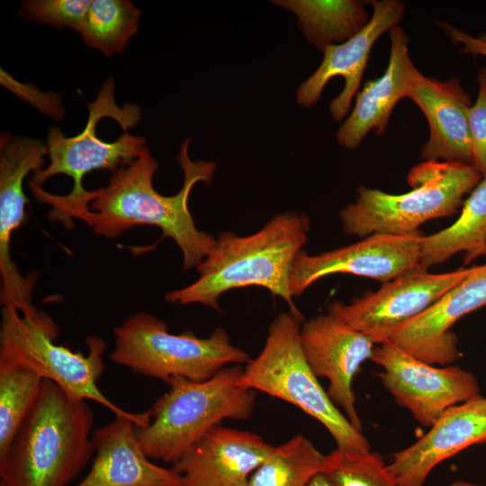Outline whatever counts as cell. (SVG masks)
<instances>
[{
  "label": "cell",
  "mask_w": 486,
  "mask_h": 486,
  "mask_svg": "<svg viewBox=\"0 0 486 486\" xmlns=\"http://www.w3.org/2000/svg\"><path fill=\"white\" fill-rule=\"evenodd\" d=\"M190 142V139L184 140L176 156L184 183L175 195L165 196L154 188L158 163L148 148L133 163L113 172L106 186L89 191L87 209L75 213L73 219L83 220L96 235L109 238L136 226H155L163 238L178 246L184 272L197 267L213 248L216 238L197 229L188 199L197 183L211 184L216 164L192 160Z\"/></svg>",
  "instance_id": "obj_1"
},
{
  "label": "cell",
  "mask_w": 486,
  "mask_h": 486,
  "mask_svg": "<svg viewBox=\"0 0 486 486\" xmlns=\"http://www.w3.org/2000/svg\"><path fill=\"white\" fill-rule=\"evenodd\" d=\"M309 230L310 220L304 213L290 212L274 215L251 235L221 232L197 266V280L168 292L165 300L182 305L199 303L220 311L219 299L226 292L259 286L281 297L293 315L304 320L292 300L290 275Z\"/></svg>",
  "instance_id": "obj_2"
},
{
  "label": "cell",
  "mask_w": 486,
  "mask_h": 486,
  "mask_svg": "<svg viewBox=\"0 0 486 486\" xmlns=\"http://www.w3.org/2000/svg\"><path fill=\"white\" fill-rule=\"evenodd\" d=\"M93 424L86 400L43 380L33 406L0 454V486H68L94 453Z\"/></svg>",
  "instance_id": "obj_3"
},
{
  "label": "cell",
  "mask_w": 486,
  "mask_h": 486,
  "mask_svg": "<svg viewBox=\"0 0 486 486\" xmlns=\"http://www.w3.org/2000/svg\"><path fill=\"white\" fill-rule=\"evenodd\" d=\"M141 118L136 104L119 107L114 98V81L108 78L95 100L88 104V118L85 129L74 137H66L58 128L48 131L46 146L50 164L32 175L31 182L40 186L50 177L63 174L73 179L71 192L55 195L41 187L35 197L51 205L57 215L87 209L88 191L83 186L84 176L94 170H116L127 166L147 149L146 140L127 132Z\"/></svg>",
  "instance_id": "obj_4"
},
{
  "label": "cell",
  "mask_w": 486,
  "mask_h": 486,
  "mask_svg": "<svg viewBox=\"0 0 486 486\" xmlns=\"http://www.w3.org/2000/svg\"><path fill=\"white\" fill-rule=\"evenodd\" d=\"M242 371L241 365L234 364L206 381L172 378L167 382L169 390L149 409V424L135 427L145 454L175 464L223 420L248 419L254 410L256 391L237 383Z\"/></svg>",
  "instance_id": "obj_5"
},
{
  "label": "cell",
  "mask_w": 486,
  "mask_h": 486,
  "mask_svg": "<svg viewBox=\"0 0 486 486\" xmlns=\"http://www.w3.org/2000/svg\"><path fill=\"white\" fill-rule=\"evenodd\" d=\"M58 332L55 321L43 311L25 317L14 307H3L0 363L32 371L79 399L95 401L114 416L130 419L137 428L147 427L151 420L149 410L140 413L123 410L110 400L97 385L104 370L105 342L99 337H88L87 354L83 355L57 345Z\"/></svg>",
  "instance_id": "obj_6"
},
{
  "label": "cell",
  "mask_w": 486,
  "mask_h": 486,
  "mask_svg": "<svg viewBox=\"0 0 486 486\" xmlns=\"http://www.w3.org/2000/svg\"><path fill=\"white\" fill-rule=\"evenodd\" d=\"M482 176L470 165L425 161L411 168L408 193L391 194L360 186L355 202L340 211L346 234L365 238L375 233L407 235L424 222L456 212L463 198Z\"/></svg>",
  "instance_id": "obj_7"
},
{
  "label": "cell",
  "mask_w": 486,
  "mask_h": 486,
  "mask_svg": "<svg viewBox=\"0 0 486 486\" xmlns=\"http://www.w3.org/2000/svg\"><path fill=\"white\" fill-rule=\"evenodd\" d=\"M304 320L290 310L270 324L258 356L243 367L237 383L292 404L317 419L346 452L371 451L362 431L329 399L303 355L300 330Z\"/></svg>",
  "instance_id": "obj_8"
},
{
  "label": "cell",
  "mask_w": 486,
  "mask_h": 486,
  "mask_svg": "<svg viewBox=\"0 0 486 486\" xmlns=\"http://www.w3.org/2000/svg\"><path fill=\"white\" fill-rule=\"evenodd\" d=\"M114 347L110 359L131 372L168 382L174 377L206 381L223 368L246 364L250 357L231 343L222 328L207 338L193 331L168 332L154 315L138 312L112 329Z\"/></svg>",
  "instance_id": "obj_9"
},
{
  "label": "cell",
  "mask_w": 486,
  "mask_h": 486,
  "mask_svg": "<svg viewBox=\"0 0 486 486\" xmlns=\"http://www.w3.org/2000/svg\"><path fill=\"white\" fill-rule=\"evenodd\" d=\"M472 269L432 274L418 265L350 303L332 302L328 313L381 345L390 341L400 325L429 308L467 277Z\"/></svg>",
  "instance_id": "obj_10"
},
{
  "label": "cell",
  "mask_w": 486,
  "mask_h": 486,
  "mask_svg": "<svg viewBox=\"0 0 486 486\" xmlns=\"http://www.w3.org/2000/svg\"><path fill=\"white\" fill-rule=\"evenodd\" d=\"M371 360L395 401L430 428L450 408L481 397L476 377L456 365L426 363L391 341L375 346Z\"/></svg>",
  "instance_id": "obj_11"
},
{
  "label": "cell",
  "mask_w": 486,
  "mask_h": 486,
  "mask_svg": "<svg viewBox=\"0 0 486 486\" xmlns=\"http://www.w3.org/2000/svg\"><path fill=\"white\" fill-rule=\"evenodd\" d=\"M48 155L46 144L28 137L1 133L0 137V302L12 306L25 317L34 315L32 302L37 275L23 276L10 254L13 233L26 220L23 192L25 177L42 168Z\"/></svg>",
  "instance_id": "obj_12"
},
{
  "label": "cell",
  "mask_w": 486,
  "mask_h": 486,
  "mask_svg": "<svg viewBox=\"0 0 486 486\" xmlns=\"http://www.w3.org/2000/svg\"><path fill=\"white\" fill-rule=\"evenodd\" d=\"M422 237L418 231L407 235L375 233L319 255L311 256L302 249L291 271V293L297 297L318 280L334 274L387 283L419 265Z\"/></svg>",
  "instance_id": "obj_13"
},
{
  "label": "cell",
  "mask_w": 486,
  "mask_h": 486,
  "mask_svg": "<svg viewBox=\"0 0 486 486\" xmlns=\"http://www.w3.org/2000/svg\"><path fill=\"white\" fill-rule=\"evenodd\" d=\"M300 340L312 372L318 378L328 381L329 399L344 411L351 424L362 431L353 381L362 364L371 360L375 344L328 313L303 321Z\"/></svg>",
  "instance_id": "obj_14"
},
{
  "label": "cell",
  "mask_w": 486,
  "mask_h": 486,
  "mask_svg": "<svg viewBox=\"0 0 486 486\" xmlns=\"http://www.w3.org/2000/svg\"><path fill=\"white\" fill-rule=\"evenodd\" d=\"M486 305V263L448 290L429 308L404 322L390 341L433 365L446 366L461 357L450 328L464 316Z\"/></svg>",
  "instance_id": "obj_15"
},
{
  "label": "cell",
  "mask_w": 486,
  "mask_h": 486,
  "mask_svg": "<svg viewBox=\"0 0 486 486\" xmlns=\"http://www.w3.org/2000/svg\"><path fill=\"white\" fill-rule=\"evenodd\" d=\"M374 12L367 24L346 41L326 47L323 60L317 70L296 92L297 103L310 107L317 103L328 82L344 77L342 92L331 101L329 111L336 122L347 114L365 69L372 47L377 39L401 21L405 6L398 0L373 2Z\"/></svg>",
  "instance_id": "obj_16"
},
{
  "label": "cell",
  "mask_w": 486,
  "mask_h": 486,
  "mask_svg": "<svg viewBox=\"0 0 486 486\" xmlns=\"http://www.w3.org/2000/svg\"><path fill=\"white\" fill-rule=\"evenodd\" d=\"M274 447L256 433L219 425L193 445L172 469L184 486H248Z\"/></svg>",
  "instance_id": "obj_17"
},
{
  "label": "cell",
  "mask_w": 486,
  "mask_h": 486,
  "mask_svg": "<svg viewBox=\"0 0 486 486\" xmlns=\"http://www.w3.org/2000/svg\"><path fill=\"white\" fill-rule=\"evenodd\" d=\"M486 443V399L448 409L429 431L393 454L387 469L398 486H424L434 468L474 445Z\"/></svg>",
  "instance_id": "obj_18"
},
{
  "label": "cell",
  "mask_w": 486,
  "mask_h": 486,
  "mask_svg": "<svg viewBox=\"0 0 486 486\" xmlns=\"http://www.w3.org/2000/svg\"><path fill=\"white\" fill-rule=\"evenodd\" d=\"M408 98L420 108L429 126L421 158L473 166L468 124L472 101L460 80L441 82L418 72Z\"/></svg>",
  "instance_id": "obj_19"
},
{
  "label": "cell",
  "mask_w": 486,
  "mask_h": 486,
  "mask_svg": "<svg viewBox=\"0 0 486 486\" xmlns=\"http://www.w3.org/2000/svg\"><path fill=\"white\" fill-rule=\"evenodd\" d=\"M135 424L115 416L93 435L95 456L76 486H184L173 469L152 463L143 452Z\"/></svg>",
  "instance_id": "obj_20"
},
{
  "label": "cell",
  "mask_w": 486,
  "mask_h": 486,
  "mask_svg": "<svg viewBox=\"0 0 486 486\" xmlns=\"http://www.w3.org/2000/svg\"><path fill=\"white\" fill-rule=\"evenodd\" d=\"M391 51L384 74L365 83L356 96L349 117L337 132L338 142L354 149L372 130L377 135L385 132L396 104L408 97L418 74L408 50L409 38L399 25L390 31Z\"/></svg>",
  "instance_id": "obj_21"
},
{
  "label": "cell",
  "mask_w": 486,
  "mask_h": 486,
  "mask_svg": "<svg viewBox=\"0 0 486 486\" xmlns=\"http://www.w3.org/2000/svg\"><path fill=\"white\" fill-rule=\"evenodd\" d=\"M458 252L465 262L486 254V176L464 202L459 218L436 233L423 236L419 265L428 269Z\"/></svg>",
  "instance_id": "obj_22"
},
{
  "label": "cell",
  "mask_w": 486,
  "mask_h": 486,
  "mask_svg": "<svg viewBox=\"0 0 486 486\" xmlns=\"http://www.w3.org/2000/svg\"><path fill=\"white\" fill-rule=\"evenodd\" d=\"M272 3L295 14L308 41L321 50L346 41L370 21L361 1L279 0Z\"/></svg>",
  "instance_id": "obj_23"
},
{
  "label": "cell",
  "mask_w": 486,
  "mask_h": 486,
  "mask_svg": "<svg viewBox=\"0 0 486 486\" xmlns=\"http://www.w3.org/2000/svg\"><path fill=\"white\" fill-rule=\"evenodd\" d=\"M325 457L309 438L296 435L274 447L252 473L248 486H306L322 471Z\"/></svg>",
  "instance_id": "obj_24"
},
{
  "label": "cell",
  "mask_w": 486,
  "mask_h": 486,
  "mask_svg": "<svg viewBox=\"0 0 486 486\" xmlns=\"http://www.w3.org/2000/svg\"><path fill=\"white\" fill-rule=\"evenodd\" d=\"M141 12L129 0H92L79 34L105 56L123 53L138 32Z\"/></svg>",
  "instance_id": "obj_25"
},
{
  "label": "cell",
  "mask_w": 486,
  "mask_h": 486,
  "mask_svg": "<svg viewBox=\"0 0 486 486\" xmlns=\"http://www.w3.org/2000/svg\"><path fill=\"white\" fill-rule=\"evenodd\" d=\"M42 381L32 371L0 363V454L33 406Z\"/></svg>",
  "instance_id": "obj_26"
},
{
  "label": "cell",
  "mask_w": 486,
  "mask_h": 486,
  "mask_svg": "<svg viewBox=\"0 0 486 486\" xmlns=\"http://www.w3.org/2000/svg\"><path fill=\"white\" fill-rule=\"evenodd\" d=\"M322 472L335 486H398L382 458L372 451L336 448L326 454Z\"/></svg>",
  "instance_id": "obj_27"
},
{
  "label": "cell",
  "mask_w": 486,
  "mask_h": 486,
  "mask_svg": "<svg viewBox=\"0 0 486 486\" xmlns=\"http://www.w3.org/2000/svg\"><path fill=\"white\" fill-rule=\"evenodd\" d=\"M92 0H28L23 2L22 18L56 28L81 32Z\"/></svg>",
  "instance_id": "obj_28"
},
{
  "label": "cell",
  "mask_w": 486,
  "mask_h": 486,
  "mask_svg": "<svg viewBox=\"0 0 486 486\" xmlns=\"http://www.w3.org/2000/svg\"><path fill=\"white\" fill-rule=\"evenodd\" d=\"M479 91L468 112L473 166L486 176V68L478 75Z\"/></svg>",
  "instance_id": "obj_29"
},
{
  "label": "cell",
  "mask_w": 486,
  "mask_h": 486,
  "mask_svg": "<svg viewBox=\"0 0 486 486\" xmlns=\"http://www.w3.org/2000/svg\"><path fill=\"white\" fill-rule=\"evenodd\" d=\"M438 24L454 43L462 46L460 49L462 53L486 57V33H482L478 37H472L447 23L439 22Z\"/></svg>",
  "instance_id": "obj_30"
},
{
  "label": "cell",
  "mask_w": 486,
  "mask_h": 486,
  "mask_svg": "<svg viewBox=\"0 0 486 486\" xmlns=\"http://www.w3.org/2000/svg\"><path fill=\"white\" fill-rule=\"evenodd\" d=\"M306 486H335L328 477L322 472H317L308 482Z\"/></svg>",
  "instance_id": "obj_31"
},
{
  "label": "cell",
  "mask_w": 486,
  "mask_h": 486,
  "mask_svg": "<svg viewBox=\"0 0 486 486\" xmlns=\"http://www.w3.org/2000/svg\"><path fill=\"white\" fill-rule=\"evenodd\" d=\"M448 486H483V485H478L468 482L464 481H457L450 483Z\"/></svg>",
  "instance_id": "obj_32"
},
{
  "label": "cell",
  "mask_w": 486,
  "mask_h": 486,
  "mask_svg": "<svg viewBox=\"0 0 486 486\" xmlns=\"http://www.w3.org/2000/svg\"><path fill=\"white\" fill-rule=\"evenodd\" d=\"M485 399H486V397H485Z\"/></svg>",
  "instance_id": "obj_33"
}]
</instances>
